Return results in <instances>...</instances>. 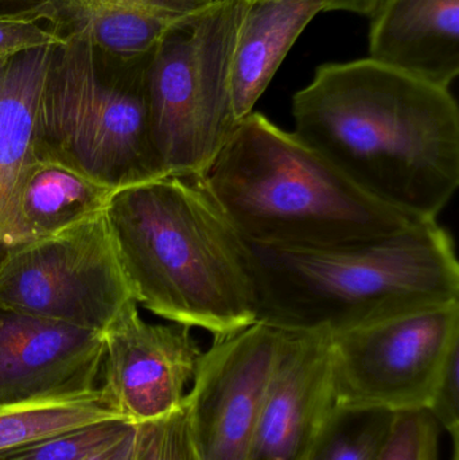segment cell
Returning <instances> with one entry per match:
<instances>
[{
	"label": "cell",
	"instance_id": "obj_26",
	"mask_svg": "<svg viewBox=\"0 0 459 460\" xmlns=\"http://www.w3.org/2000/svg\"><path fill=\"white\" fill-rule=\"evenodd\" d=\"M326 11H347L358 15L371 16L382 0H323Z\"/></svg>",
	"mask_w": 459,
	"mask_h": 460
},
{
	"label": "cell",
	"instance_id": "obj_8",
	"mask_svg": "<svg viewBox=\"0 0 459 460\" xmlns=\"http://www.w3.org/2000/svg\"><path fill=\"white\" fill-rule=\"evenodd\" d=\"M459 348V302L420 308L331 334L336 404L428 410Z\"/></svg>",
	"mask_w": 459,
	"mask_h": 460
},
{
	"label": "cell",
	"instance_id": "obj_28",
	"mask_svg": "<svg viewBox=\"0 0 459 460\" xmlns=\"http://www.w3.org/2000/svg\"><path fill=\"white\" fill-rule=\"evenodd\" d=\"M245 2H255V0H245Z\"/></svg>",
	"mask_w": 459,
	"mask_h": 460
},
{
	"label": "cell",
	"instance_id": "obj_6",
	"mask_svg": "<svg viewBox=\"0 0 459 460\" xmlns=\"http://www.w3.org/2000/svg\"><path fill=\"white\" fill-rule=\"evenodd\" d=\"M248 2L215 0L172 30L148 67L151 134L164 174L202 180L236 128L231 62Z\"/></svg>",
	"mask_w": 459,
	"mask_h": 460
},
{
	"label": "cell",
	"instance_id": "obj_17",
	"mask_svg": "<svg viewBox=\"0 0 459 460\" xmlns=\"http://www.w3.org/2000/svg\"><path fill=\"white\" fill-rule=\"evenodd\" d=\"M113 193L112 189L69 167L31 155L16 190L13 248L102 212Z\"/></svg>",
	"mask_w": 459,
	"mask_h": 460
},
{
	"label": "cell",
	"instance_id": "obj_4",
	"mask_svg": "<svg viewBox=\"0 0 459 460\" xmlns=\"http://www.w3.org/2000/svg\"><path fill=\"white\" fill-rule=\"evenodd\" d=\"M197 181L239 234L264 248H340L425 223L372 199L255 111Z\"/></svg>",
	"mask_w": 459,
	"mask_h": 460
},
{
	"label": "cell",
	"instance_id": "obj_25",
	"mask_svg": "<svg viewBox=\"0 0 459 460\" xmlns=\"http://www.w3.org/2000/svg\"><path fill=\"white\" fill-rule=\"evenodd\" d=\"M137 442V424L115 442L99 448L81 460H132Z\"/></svg>",
	"mask_w": 459,
	"mask_h": 460
},
{
	"label": "cell",
	"instance_id": "obj_27",
	"mask_svg": "<svg viewBox=\"0 0 459 460\" xmlns=\"http://www.w3.org/2000/svg\"><path fill=\"white\" fill-rule=\"evenodd\" d=\"M450 438H452V456H450V460H459V431L452 432Z\"/></svg>",
	"mask_w": 459,
	"mask_h": 460
},
{
	"label": "cell",
	"instance_id": "obj_11",
	"mask_svg": "<svg viewBox=\"0 0 459 460\" xmlns=\"http://www.w3.org/2000/svg\"><path fill=\"white\" fill-rule=\"evenodd\" d=\"M334 405L331 332L283 329L248 460H301Z\"/></svg>",
	"mask_w": 459,
	"mask_h": 460
},
{
	"label": "cell",
	"instance_id": "obj_23",
	"mask_svg": "<svg viewBox=\"0 0 459 460\" xmlns=\"http://www.w3.org/2000/svg\"><path fill=\"white\" fill-rule=\"evenodd\" d=\"M428 411L449 435L459 431V348L450 356Z\"/></svg>",
	"mask_w": 459,
	"mask_h": 460
},
{
	"label": "cell",
	"instance_id": "obj_9",
	"mask_svg": "<svg viewBox=\"0 0 459 460\" xmlns=\"http://www.w3.org/2000/svg\"><path fill=\"white\" fill-rule=\"evenodd\" d=\"M283 329L256 322L202 351L186 394L191 439L202 460H248Z\"/></svg>",
	"mask_w": 459,
	"mask_h": 460
},
{
	"label": "cell",
	"instance_id": "obj_10",
	"mask_svg": "<svg viewBox=\"0 0 459 460\" xmlns=\"http://www.w3.org/2000/svg\"><path fill=\"white\" fill-rule=\"evenodd\" d=\"M102 385L119 415L134 424L158 420L183 404L202 356L185 324L143 321L132 300L102 332Z\"/></svg>",
	"mask_w": 459,
	"mask_h": 460
},
{
	"label": "cell",
	"instance_id": "obj_5",
	"mask_svg": "<svg viewBox=\"0 0 459 460\" xmlns=\"http://www.w3.org/2000/svg\"><path fill=\"white\" fill-rule=\"evenodd\" d=\"M154 50L121 56L67 40L51 49L32 132V156L112 190L167 177L151 134Z\"/></svg>",
	"mask_w": 459,
	"mask_h": 460
},
{
	"label": "cell",
	"instance_id": "obj_12",
	"mask_svg": "<svg viewBox=\"0 0 459 460\" xmlns=\"http://www.w3.org/2000/svg\"><path fill=\"white\" fill-rule=\"evenodd\" d=\"M104 335L0 305V405L99 388Z\"/></svg>",
	"mask_w": 459,
	"mask_h": 460
},
{
	"label": "cell",
	"instance_id": "obj_2",
	"mask_svg": "<svg viewBox=\"0 0 459 460\" xmlns=\"http://www.w3.org/2000/svg\"><path fill=\"white\" fill-rule=\"evenodd\" d=\"M104 213L137 303L215 340L256 323L250 245L199 181L169 175L120 189Z\"/></svg>",
	"mask_w": 459,
	"mask_h": 460
},
{
	"label": "cell",
	"instance_id": "obj_16",
	"mask_svg": "<svg viewBox=\"0 0 459 460\" xmlns=\"http://www.w3.org/2000/svg\"><path fill=\"white\" fill-rule=\"evenodd\" d=\"M54 45L27 49L0 62V264L13 248L16 190L32 155L35 112Z\"/></svg>",
	"mask_w": 459,
	"mask_h": 460
},
{
	"label": "cell",
	"instance_id": "obj_21",
	"mask_svg": "<svg viewBox=\"0 0 459 460\" xmlns=\"http://www.w3.org/2000/svg\"><path fill=\"white\" fill-rule=\"evenodd\" d=\"M377 460H439V426L428 410L395 412Z\"/></svg>",
	"mask_w": 459,
	"mask_h": 460
},
{
	"label": "cell",
	"instance_id": "obj_13",
	"mask_svg": "<svg viewBox=\"0 0 459 460\" xmlns=\"http://www.w3.org/2000/svg\"><path fill=\"white\" fill-rule=\"evenodd\" d=\"M215 0H0V21L31 23L61 40H84L121 56L154 50L199 21Z\"/></svg>",
	"mask_w": 459,
	"mask_h": 460
},
{
	"label": "cell",
	"instance_id": "obj_20",
	"mask_svg": "<svg viewBox=\"0 0 459 460\" xmlns=\"http://www.w3.org/2000/svg\"><path fill=\"white\" fill-rule=\"evenodd\" d=\"M134 426L124 419L86 424L32 443L0 460H81L115 442Z\"/></svg>",
	"mask_w": 459,
	"mask_h": 460
},
{
	"label": "cell",
	"instance_id": "obj_24",
	"mask_svg": "<svg viewBox=\"0 0 459 460\" xmlns=\"http://www.w3.org/2000/svg\"><path fill=\"white\" fill-rule=\"evenodd\" d=\"M61 42L64 40L35 24L0 21V62L27 49Z\"/></svg>",
	"mask_w": 459,
	"mask_h": 460
},
{
	"label": "cell",
	"instance_id": "obj_15",
	"mask_svg": "<svg viewBox=\"0 0 459 460\" xmlns=\"http://www.w3.org/2000/svg\"><path fill=\"white\" fill-rule=\"evenodd\" d=\"M323 11V0L248 2L229 75L237 121L253 112L299 35Z\"/></svg>",
	"mask_w": 459,
	"mask_h": 460
},
{
	"label": "cell",
	"instance_id": "obj_19",
	"mask_svg": "<svg viewBox=\"0 0 459 460\" xmlns=\"http://www.w3.org/2000/svg\"><path fill=\"white\" fill-rule=\"evenodd\" d=\"M395 412L334 405L301 460H377Z\"/></svg>",
	"mask_w": 459,
	"mask_h": 460
},
{
	"label": "cell",
	"instance_id": "obj_22",
	"mask_svg": "<svg viewBox=\"0 0 459 460\" xmlns=\"http://www.w3.org/2000/svg\"><path fill=\"white\" fill-rule=\"evenodd\" d=\"M132 460H202L191 439L185 404L158 420L137 424Z\"/></svg>",
	"mask_w": 459,
	"mask_h": 460
},
{
	"label": "cell",
	"instance_id": "obj_1",
	"mask_svg": "<svg viewBox=\"0 0 459 460\" xmlns=\"http://www.w3.org/2000/svg\"><path fill=\"white\" fill-rule=\"evenodd\" d=\"M294 134L372 199L436 221L459 186L449 88L372 58L321 65L293 97Z\"/></svg>",
	"mask_w": 459,
	"mask_h": 460
},
{
	"label": "cell",
	"instance_id": "obj_7",
	"mask_svg": "<svg viewBox=\"0 0 459 460\" xmlns=\"http://www.w3.org/2000/svg\"><path fill=\"white\" fill-rule=\"evenodd\" d=\"M104 210L11 249L0 264V305L104 332L135 300Z\"/></svg>",
	"mask_w": 459,
	"mask_h": 460
},
{
	"label": "cell",
	"instance_id": "obj_3",
	"mask_svg": "<svg viewBox=\"0 0 459 460\" xmlns=\"http://www.w3.org/2000/svg\"><path fill=\"white\" fill-rule=\"evenodd\" d=\"M248 245L258 296L256 322L279 329L339 334L459 302L455 243L437 220L340 248Z\"/></svg>",
	"mask_w": 459,
	"mask_h": 460
},
{
	"label": "cell",
	"instance_id": "obj_14",
	"mask_svg": "<svg viewBox=\"0 0 459 460\" xmlns=\"http://www.w3.org/2000/svg\"><path fill=\"white\" fill-rule=\"evenodd\" d=\"M369 58L449 88L459 75V0H382Z\"/></svg>",
	"mask_w": 459,
	"mask_h": 460
},
{
	"label": "cell",
	"instance_id": "obj_18",
	"mask_svg": "<svg viewBox=\"0 0 459 460\" xmlns=\"http://www.w3.org/2000/svg\"><path fill=\"white\" fill-rule=\"evenodd\" d=\"M113 419L123 418L100 386L84 394L0 405V458L61 432Z\"/></svg>",
	"mask_w": 459,
	"mask_h": 460
}]
</instances>
